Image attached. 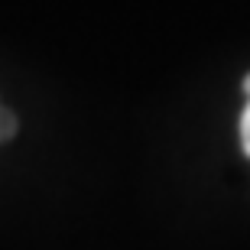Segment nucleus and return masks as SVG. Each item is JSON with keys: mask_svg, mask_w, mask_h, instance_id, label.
Returning a JSON list of instances; mask_svg holds the SVG:
<instances>
[{"mask_svg": "<svg viewBox=\"0 0 250 250\" xmlns=\"http://www.w3.org/2000/svg\"><path fill=\"white\" fill-rule=\"evenodd\" d=\"M244 91H247V98H250V75L244 78Z\"/></svg>", "mask_w": 250, "mask_h": 250, "instance_id": "7ed1b4c3", "label": "nucleus"}, {"mask_svg": "<svg viewBox=\"0 0 250 250\" xmlns=\"http://www.w3.org/2000/svg\"><path fill=\"white\" fill-rule=\"evenodd\" d=\"M241 146H244V153L250 156V104L244 107V114H241Z\"/></svg>", "mask_w": 250, "mask_h": 250, "instance_id": "f257e3e1", "label": "nucleus"}, {"mask_svg": "<svg viewBox=\"0 0 250 250\" xmlns=\"http://www.w3.org/2000/svg\"><path fill=\"white\" fill-rule=\"evenodd\" d=\"M13 127H17V124H13V117H10V114H0V140L10 137V133H13Z\"/></svg>", "mask_w": 250, "mask_h": 250, "instance_id": "f03ea898", "label": "nucleus"}]
</instances>
